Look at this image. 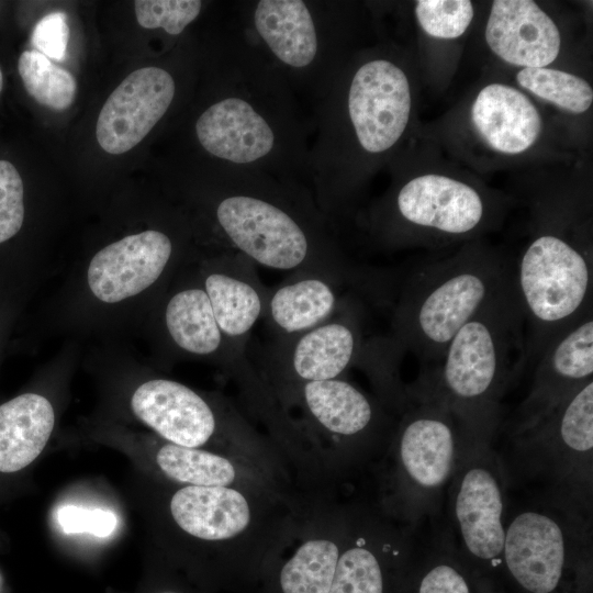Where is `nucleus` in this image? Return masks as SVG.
<instances>
[{
  "label": "nucleus",
  "mask_w": 593,
  "mask_h": 593,
  "mask_svg": "<svg viewBox=\"0 0 593 593\" xmlns=\"http://www.w3.org/2000/svg\"><path fill=\"white\" fill-rule=\"evenodd\" d=\"M349 500L340 492L307 495L296 537L267 566L259 593H329Z\"/></svg>",
  "instance_id": "9b49d317"
},
{
  "label": "nucleus",
  "mask_w": 593,
  "mask_h": 593,
  "mask_svg": "<svg viewBox=\"0 0 593 593\" xmlns=\"http://www.w3.org/2000/svg\"><path fill=\"white\" fill-rule=\"evenodd\" d=\"M411 89L404 71L385 59L362 65L348 93V111L361 147L382 153L402 136L411 113Z\"/></svg>",
  "instance_id": "ddd939ff"
},
{
  "label": "nucleus",
  "mask_w": 593,
  "mask_h": 593,
  "mask_svg": "<svg viewBox=\"0 0 593 593\" xmlns=\"http://www.w3.org/2000/svg\"><path fill=\"white\" fill-rule=\"evenodd\" d=\"M507 505L502 566L526 593H555L568 563L588 557L591 517L538 497Z\"/></svg>",
  "instance_id": "0eeeda50"
},
{
  "label": "nucleus",
  "mask_w": 593,
  "mask_h": 593,
  "mask_svg": "<svg viewBox=\"0 0 593 593\" xmlns=\"http://www.w3.org/2000/svg\"><path fill=\"white\" fill-rule=\"evenodd\" d=\"M532 387L514 422L528 419L593 381V314L556 337L535 362Z\"/></svg>",
  "instance_id": "dca6fc26"
},
{
  "label": "nucleus",
  "mask_w": 593,
  "mask_h": 593,
  "mask_svg": "<svg viewBox=\"0 0 593 593\" xmlns=\"http://www.w3.org/2000/svg\"><path fill=\"white\" fill-rule=\"evenodd\" d=\"M525 325L526 366L561 333L592 312L589 255L555 234L537 236L513 268Z\"/></svg>",
  "instance_id": "423d86ee"
},
{
  "label": "nucleus",
  "mask_w": 593,
  "mask_h": 593,
  "mask_svg": "<svg viewBox=\"0 0 593 593\" xmlns=\"http://www.w3.org/2000/svg\"><path fill=\"white\" fill-rule=\"evenodd\" d=\"M258 34L282 63L305 67L317 51L311 13L300 0H261L254 13Z\"/></svg>",
  "instance_id": "b1692460"
},
{
  "label": "nucleus",
  "mask_w": 593,
  "mask_h": 593,
  "mask_svg": "<svg viewBox=\"0 0 593 593\" xmlns=\"http://www.w3.org/2000/svg\"><path fill=\"white\" fill-rule=\"evenodd\" d=\"M202 288L222 333L246 353L250 333L264 316L269 290L259 280L254 262L233 251L204 276Z\"/></svg>",
  "instance_id": "6ab92c4d"
},
{
  "label": "nucleus",
  "mask_w": 593,
  "mask_h": 593,
  "mask_svg": "<svg viewBox=\"0 0 593 593\" xmlns=\"http://www.w3.org/2000/svg\"><path fill=\"white\" fill-rule=\"evenodd\" d=\"M24 220L23 182L16 168L0 160V243L13 237Z\"/></svg>",
  "instance_id": "c756f323"
},
{
  "label": "nucleus",
  "mask_w": 593,
  "mask_h": 593,
  "mask_svg": "<svg viewBox=\"0 0 593 593\" xmlns=\"http://www.w3.org/2000/svg\"><path fill=\"white\" fill-rule=\"evenodd\" d=\"M525 367L524 316L513 280L456 333L441 359L405 389L412 399L449 411L475 440L493 443L501 400Z\"/></svg>",
  "instance_id": "f257e3e1"
},
{
  "label": "nucleus",
  "mask_w": 593,
  "mask_h": 593,
  "mask_svg": "<svg viewBox=\"0 0 593 593\" xmlns=\"http://www.w3.org/2000/svg\"><path fill=\"white\" fill-rule=\"evenodd\" d=\"M276 401L293 422L322 491L339 490L351 477L372 473L396 422V414L376 394L344 377L294 387Z\"/></svg>",
  "instance_id": "f03ea898"
},
{
  "label": "nucleus",
  "mask_w": 593,
  "mask_h": 593,
  "mask_svg": "<svg viewBox=\"0 0 593 593\" xmlns=\"http://www.w3.org/2000/svg\"><path fill=\"white\" fill-rule=\"evenodd\" d=\"M510 482L492 443L472 445L461 460L445 497L446 524L467 566H502Z\"/></svg>",
  "instance_id": "1a4fd4ad"
},
{
  "label": "nucleus",
  "mask_w": 593,
  "mask_h": 593,
  "mask_svg": "<svg viewBox=\"0 0 593 593\" xmlns=\"http://www.w3.org/2000/svg\"><path fill=\"white\" fill-rule=\"evenodd\" d=\"M513 268L466 254L417 269L405 281L392 318L399 346L424 368L441 359L456 333L513 282Z\"/></svg>",
  "instance_id": "39448f33"
},
{
  "label": "nucleus",
  "mask_w": 593,
  "mask_h": 593,
  "mask_svg": "<svg viewBox=\"0 0 593 593\" xmlns=\"http://www.w3.org/2000/svg\"><path fill=\"white\" fill-rule=\"evenodd\" d=\"M361 343L356 316L344 304L318 326L277 338L256 368L276 400L294 387L344 377L360 360Z\"/></svg>",
  "instance_id": "f8f14e48"
},
{
  "label": "nucleus",
  "mask_w": 593,
  "mask_h": 593,
  "mask_svg": "<svg viewBox=\"0 0 593 593\" xmlns=\"http://www.w3.org/2000/svg\"><path fill=\"white\" fill-rule=\"evenodd\" d=\"M137 22L145 29H164L171 35L180 34L200 13L198 0H137Z\"/></svg>",
  "instance_id": "c85d7f7f"
},
{
  "label": "nucleus",
  "mask_w": 593,
  "mask_h": 593,
  "mask_svg": "<svg viewBox=\"0 0 593 593\" xmlns=\"http://www.w3.org/2000/svg\"><path fill=\"white\" fill-rule=\"evenodd\" d=\"M175 96L171 75L159 67L131 72L109 96L96 127L99 145L109 154L136 146L168 110Z\"/></svg>",
  "instance_id": "4468645a"
},
{
  "label": "nucleus",
  "mask_w": 593,
  "mask_h": 593,
  "mask_svg": "<svg viewBox=\"0 0 593 593\" xmlns=\"http://www.w3.org/2000/svg\"><path fill=\"white\" fill-rule=\"evenodd\" d=\"M414 593H474L466 563L443 527L434 534Z\"/></svg>",
  "instance_id": "a878e982"
},
{
  "label": "nucleus",
  "mask_w": 593,
  "mask_h": 593,
  "mask_svg": "<svg viewBox=\"0 0 593 593\" xmlns=\"http://www.w3.org/2000/svg\"><path fill=\"white\" fill-rule=\"evenodd\" d=\"M416 530L388 516L374 499L351 496L329 593H407Z\"/></svg>",
  "instance_id": "9d476101"
},
{
  "label": "nucleus",
  "mask_w": 593,
  "mask_h": 593,
  "mask_svg": "<svg viewBox=\"0 0 593 593\" xmlns=\"http://www.w3.org/2000/svg\"><path fill=\"white\" fill-rule=\"evenodd\" d=\"M2 87H3V77H2L1 69H0V92L2 90Z\"/></svg>",
  "instance_id": "473e14b6"
},
{
  "label": "nucleus",
  "mask_w": 593,
  "mask_h": 593,
  "mask_svg": "<svg viewBox=\"0 0 593 593\" xmlns=\"http://www.w3.org/2000/svg\"><path fill=\"white\" fill-rule=\"evenodd\" d=\"M395 209L409 225L447 235H466L483 221L484 202L471 186L441 175L411 179L398 192Z\"/></svg>",
  "instance_id": "f3484780"
},
{
  "label": "nucleus",
  "mask_w": 593,
  "mask_h": 593,
  "mask_svg": "<svg viewBox=\"0 0 593 593\" xmlns=\"http://www.w3.org/2000/svg\"><path fill=\"white\" fill-rule=\"evenodd\" d=\"M485 40L501 59L524 68L551 64L561 44L555 22L530 0L493 1Z\"/></svg>",
  "instance_id": "a211bd4d"
},
{
  "label": "nucleus",
  "mask_w": 593,
  "mask_h": 593,
  "mask_svg": "<svg viewBox=\"0 0 593 593\" xmlns=\"http://www.w3.org/2000/svg\"><path fill=\"white\" fill-rule=\"evenodd\" d=\"M56 518L66 534H90L97 537L110 536L118 524L113 512L102 508H88L65 505L58 508Z\"/></svg>",
  "instance_id": "7c9ffc66"
},
{
  "label": "nucleus",
  "mask_w": 593,
  "mask_h": 593,
  "mask_svg": "<svg viewBox=\"0 0 593 593\" xmlns=\"http://www.w3.org/2000/svg\"><path fill=\"white\" fill-rule=\"evenodd\" d=\"M344 284L317 272H292L275 289L268 290L262 317L277 338L304 333L328 321L342 309Z\"/></svg>",
  "instance_id": "aec40b11"
},
{
  "label": "nucleus",
  "mask_w": 593,
  "mask_h": 593,
  "mask_svg": "<svg viewBox=\"0 0 593 593\" xmlns=\"http://www.w3.org/2000/svg\"><path fill=\"white\" fill-rule=\"evenodd\" d=\"M499 452L510 489L591 517L593 381L537 415L514 422Z\"/></svg>",
  "instance_id": "20e7f679"
},
{
  "label": "nucleus",
  "mask_w": 593,
  "mask_h": 593,
  "mask_svg": "<svg viewBox=\"0 0 593 593\" xmlns=\"http://www.w3.org/2000/svg\"><path fill=\"white\" fill-rule=\"evenodd\" d=\"M415 14L421 27L438 38H456L470 25L473 5L468 0H419Z\"/></svg>",
  "instance_id": "cd10ccee"
},
{
  "label": "nucleus",
  "mask_w": 593,
  "mask_h": 593,
  "mask_svg": "<svg viewBox=\"0 0 593 593\" xmlns=\"http://www.w3.org/2000/svg\"><path fill=\"white\" fill-rule=\"evenodd\" d=\"M163 593H178V592H163Z\"/></svg>",
  "instance_id": "72a5a7b5"
},
{
  "label": "nucleus",
  "mask_w": 593,
  "mask_h": 593,
  "mask_svg": "<svg viewBox=\"0 0 593 593\" xmlns=\"http://www.w3.org/2000/svg\"><path fill=\"white\" fill-rule=\"evenodd\" d=\"M195 132L206 152L235 164L254 163L275 144L270 125L239 98H227L209 107L199 116Z\"/></svg>",
  "instance_id": "412c9836"
},
{
  "label": "nucleus",
  "mask_w": 593,
  "mask_h": 593,
  "mask_svg": "<svg viewBox=\"0 0 593 593\" xmlns=\"http://www.w3.org/2000/svg\"><path fill=\"white\" fill-rule=\"evenodd\" d=\"M471 119L492 149L508 155L527 150L541 131L535 104L523 92L503 83L489 85L478 93Z\"/></svg>",
  "instance_id": "4be33fe9"
},
{
  "label": "nucleus",
  "mask_w": 593,
  "mask_h": 593,
  "mask_svg": "<svg viewBox=\"0 0 593 593\" xmlns=\"http://www.w3.org/2000/svg\"><path fill=\"white\" fill-rule=\"evenodd\" d=\"M171 239L148 230L125 236L99 250L88 268L92 293L105 303L131 298L154 284L172 256Z\"/></svg>",
  "instance_id": "2eb2a0df"
},
{
  "label": "nucleus",
  "mask_w": 593,
  "mask_h": 593,
  "mask_svg": "<svg viewBox=\"0 0 593 593\" xmlns=\"http://www.w3.org/2000/svg\"><path fill=\"white\" fill-rule=\"evenodd\" d=\"M475 443L449 411L407 395L372 471L374 501L406 525L419 526L436 517L461 460Z\"/></svg>",
  "instance_id": "7ed1b4c3"
},
{
  "label": "nucleus",
  "mask_w": 593,
  "mask_h": 593,
  "mask_svg": "<svg viewBox=\"0 0 593 593\" xmlns=\"http://www.w3.org/2000/svg\"><path fill=\"white\" fill-rule=\"evenodd\" d=\"M51 402L36 393L21 394L0 405V472H16L33 462L53 432Z\"/></svg>",
  "instance_id": "5701e85b"
},
{
  "label": "nucleus",
  "mask_w": 593,
  "mask_h": 593,
  "mask_svg": "<svg viewBox=\"0 0 593 593\" xmlns=\"http://www.w3.org/2000/svg\"><path fill=\"white\" fill-rule=\"evenodd\" d=\"M215 219L234 251L254 264L317 272L343 283L355 280L351 268L320 247L300 220L278 203L251 194H231L216 205Z\"/></svg>",
  "instance_id": "6e6552de"
},
{
  "label": "nucleus",
  "mask_w": 593,
  "mask_h": 593,
  "mask_svg": "<svg viewBox=\"0 0 593 593\" xmlns=\"http://www.w3.org/2000/svg\"><path fill=\"white\" fill-rule=\"evenodd\" d=\"M516 80L538 98L572 113L585 112L593 101V90L588 81L558 69L523 68L517 72Z\"/></svg>",
  "instance_id": "bb28decb"
},
{
  "label": "nucleus",
  "mask_w": 593,
  "mask_h": 593,
  "mask_svg": "<svg viewBox=\"0 0 593 593\" xmlns=\"http://www.w3.org/2000/svg\"><path fill=\"white\" fill-rule=\"evenodd\" d=\"M69 40L67 15L55 11L41 19L32 33L31 42L37 52L49 59L63 61Z\"/></svg>",
  "instance_id": "2f4dec72"
},
{
  "label": "nucleus",
  "mask_w": 593,
  "mask_h": 593,
  "mask_svg": "<svg viewBox=\"0 0 593 593\" xmlns=\"http://www.w3.org/2000/svg\"><path fill=\"white\" fill-rule=\"evenodd\" d=\"M18 69L24 88L37 103L63 111L74 102L77 83L72 75L36 49L21 54Z\"/></svg>",
  "instance_id": "393cba45"
}]
</instances>
